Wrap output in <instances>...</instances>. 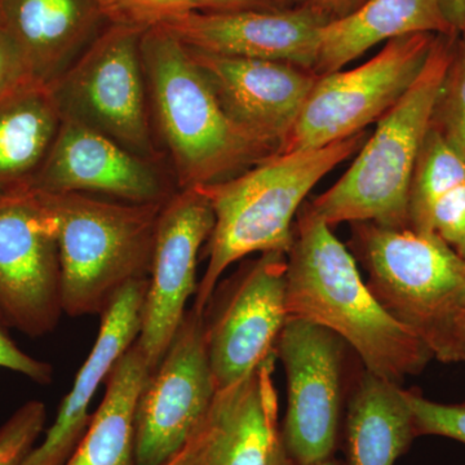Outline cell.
<instances>
[{"instance_id": "1", "label": "cell", "mask_w": 465, "mask_h": 465, "mask_svg": "<svg viewBox=\"0 0 465 465\" xmlns=\"http://www.w3.org/2000/svg\"><path fill=\"white\" fill-rule=\"evenodd\" d=\"M287 314L341 336L372 374L400 384L433 360L415 333L381 307L331 226L304 211L287 255Z\"/></svg>"}, {"instance_id": "2", "label": "cell", "mask_w": 465, "mask_h": 465, "mask_svg": "<svg viewBox=\"0 0 465 465\" xmlns=\"http://www.w3.org/2000/svg\"><path fill=\"white\" fill-rule=\"evenodd\" d=\"M366 131L321 148L278 152L231 179L198 189L213 208L206 272L192 308L204 313L226 269L253 253L289 255L293 217L312 189L366 142Z\"/></svg>"}, {"instance_id": "3", "label": "cell", "mask_w": 465, "mask_h": 465, "mask_svg": "<svg viewBox=\"0 0 465 465\" xmlns=\"http://www.w3.org/2000/svg\"><path fill=\"white\" fill-rule=\"evenodd\" d=\"M146 85L180 191L234 177L278 150L234 124L191 52L164 27L142 36Z\"/></svg>"}, {"instance_id": "4", "label": "cell", "mask_w": 465, "mask_h": 465, "mask_svg": "<svg viewBox=\"0 0 465 465\" xmlns=\"http://www.w3.org/2000/svg\"><path fill=\"white\" fill-rule=\"evenodd\" d=\"M459 35L439 34L420 74L381 116L351 167L307 210L327 225L372 223L410 228V191L416 164L433 125L434 112Z\"/></svg>"}, {"instance_id": "5", "label": "cell", "mask_w": 465, "mask_h": 465, "mask_svg": "<svg viewBox=\"0 0 465 465\" xmlns=\"http://www.w3.org/2000/svg\"><path fill=\"white\" fill-rule=\"evenodd\" d=\"M367 287L442 363L465 362V259L436 232L353 224Z\"/></svg>"}, {"instance_id": "6", "label": "cell", "mask_w": 465, "mask_h": 465, "mask_svg": "<svg viewBox=\"0 0 465 465\" xmlns=\"http://www.w3.org/2000/svg\"><path fill=\"white\" fill-rule=\"evenodd\" d=\"M43 195L56 222L64 314L100 316L125 286L148 280L164 203Z\"/></svg>"}, {"instance_id": "7", "label": "cell", "mask_w": 465, "mask_h": 465, "mask_svg": "<svg viewBox=\"0 0 465 465\" xmlns=\"http://www.w3.org/2000/svg\"><path fill=\"white\" fill-rule=\"evenodd\" d=\"M143 33L106 25L51 85L61 114L84 122L154 162L142 57Z\"/></svg>"}, {"instance_id": "8", "label": "cell", "mask_w": 465, "mask_h": 465, "mask_svg": "<svg viewBox=\"0 0 465 465\" xmlns=\"http://www.w3.org/2000/svg\"><path fill=\"white\" fill-rule=\"evenodd\" d=\"M434 38L411 34L391 39L365 64L321 75L280 152L321 148L379 121L420 74Z\"/></svg>"}, {"instance_id": "9", "label": "cell", "mask_w": 465, "mask_h": 465, "mask_svg": "<svg viewBox=\"0 0 465 465\" xmlns=\"http://www.w3.org/2000/svg\"><path fill=\"white\" fill-rule=\"evenodd\" d=\"M57 229L43 193L0 189V318L41 338L63 316Z\"/></svg>"}, {"instance_id": "10", "label": "cell", "mask_w": 465, "mask_h": 465, "mask_svg": "<svg viewBox=\"0 0 465 465\" xmlns=\"http://www.w3.org/2000/svg\"><path fill=\"white\" fill-rule=\"evenodd\" d=\"M335 332L287 318L275 342L287 379V411L281 439L293 465L333 458L345 403V349Z\"/></svg>"}, {"instance_id": "11", "label": "cell", "mask_w": 465, "mask_h": 465, "mask_svg": "<svg viewBox=\"0 0 465 465\" xmlns=\"http://www.w3.org/2000/svg\"><path fill=\"white\" fill-rule=\"evenodd\" d=\"M287 255L262 253L217 284L204 309V333L216 391L249 378L273 356L289 314Z\"/></svg>"}, {"instance_id": "12", "label": "cell", "mask_w": 465, "mask_h": 465, "mask_svg": "<svg viewBox=\"0 0 465 465\" xmlns=\"http://www.w3.org/2000/svg\"><path fill=\"white\" fill-rule=\"evenodd\" d=\"M216 393L204 313L192 308L137 401L136 465H162L180 451L203 423Z\"/></svg>"}, {"instance_id": "13", "label": "cell", "mask_w": 465, "mask_h": 465, "mask_svg": "<svg viewBox=\"0 0 465 465\" xmlns=\"http://www.w3.org/2000/svg\"><path fill=\"white\" fill-rule=\"evenodd\" d=\"M213 208L198 189L171 195L159 213L137 347L150 371L158 366L197 292V262L213 232Z\"/></svg>"}, {"instance_id": "14", "label": "cell", "mask_w": 465, "mask_h": 465, "mask_svg": "<svg viewBox=\"0 0 465 465\" xmlns=\"http://www.w3.org/2000/svg\"><path fill=\"white\" fill-rule=\"evenodd\" d=\"M30 186L50 194L75 193L127 203H164L171 197L154 162L66 115Z\"/></svg>"}, {"instance_id": "15", "label": "cell", "mask_w": 465, "mask_h": 465, "mask_svg": "<svg viewBox=\"0 0 465 465\" xmlns=\"http://www.w3.org/2000/svg\"><path fill=\"white\" fill-rule=\"evenodd\" d=\"M329 18L305 3L298 8L194 11L161 27L193 51L217 56L280 61L314 69Z\"/></svg>"}, {"instance_id": "16", "label": "cell", "mask_w": 465, "mask_h": 465, "mask_svg": "<svg viewBox=\"0 0 465 465\" xmlns=\"http://www.w3.org/2000/svg\"><path fill=\"white\" fill-rule=\"evenodd\" d=\"M188 50L232 121L280 152L317 76L280 61Z\"/></svg>"}, {"instance_id": "17", "label": "cell", "mask_w": 465, "mask_h": 465, "mask_svg": "<svg viewBox=\"0 0 465 465\" xmlns=\"http://www.w3.org/2000/svg\"><path fill=\"white\" fill-rule=\"evenodd\" d=\"M146 284L148 280L128 284L100 314L96 341L58 407L54 424L18 465H65L72 457L90 425L97 391L139 336Z\"/></svg>"}, {"instance_id": "18", "label": "cell", "mask_w": 465, "mask_h": 465, "mask_svg": "<svg viewBox=\"0 0 465 465\" xmlns=\"http://www.w3.org/2000/svg\"><path fill=\"white\" fill-rule=\"evenodd\" d=\"M275 354L234 387L217 391L197 465H272L281 442Z\"/></svg>"}, {"instance_id": "19", "label": "cell", "mask_w": 465, "mask_h": 465, "mask_svg": "<svg viewBox=\"0 0 465 465\" xmlns=\"http://www.w3.org/2000/svg\"><path fill=\"white\" fill-rule=\"evenodd\" d=\"M104 24L99 0H0V27L43 84L56 82Z\"/></svg>"}, {"instance_id": "20", "label": "cell", "mask_w": 465, "mask_h": 465, "mask_svg": "<svg viewBox=\"0 0 465 465\" xmlns=\"http://www.w3.org/2000/svg\"><path fill=\"white\" fill-rule=\"evenodd\" d=\"M411 34L458 35L440 0H365L324 24L314 69L321 75L338 72L379 43Z\"/></svg>"}, {"instance_id": "21", "label": "cell", "mask_w": 465, "mask_h": 465, "mask_svg": "<svg viewBox=\"0 0 465 465\" xmlns=\"http://www.w3.org/2000/svg\"><path fill=\"white\" fill-rule=\"evenodd\" d=\"M415 439L402 385L363 370L344 412V465H394Z\"/></svg>"}, {"instance_id": "22", "label": "cell", "mask_w": 465, "mask_h": 465, "mask_svg": "<svg viewBox=\"0 0 465 465\" xmlns=\"http://www.w3.org/2000/svg\"><path fill=\"white\" fill-rule=\"evenodd\" d=\"M61 121L51 84L27 79L0 96V189L32 185Z\"/></svg>"}, {"instance_id": "23", "label": "cell", "mask_w": 465, "mask_h": 465, "mask_svg": "<svg viewBox=\"0 0 465 465\" xmlns=\"http://www.w3.org/2000/svg\"><path fill=\"white\" fill-rule=\"evenodd\" d=\"M149 374L134 342L110 371L104 399L65 465H136L134 416Z\"/></svg>"}, {"instance_id": "24", "label": "cell", "mask_w": 465, "mask_h": 465, "mask_svg": "<svg viewBox=\"0 0 465 465\" xmlns=\"http://www.w3.org/2000/svg\"><path fill=\"white\" fill-rule=\"evenodd\" d=\"M433 127L465 158V43L461 39L440 91Z\"/></svg>"}, {"instance_id": "25", "label": "cell", "mask_w": 465, "mask_h": 465, "mask_svg": "<svg viewBox=\"0 0 465 465\" xmlns=\"http://www.w3.org/2000/svg\"><path fill=\"white\" fill-rule=\"evenodd\" d=\"M99 5L106 25L143 32L202 9L201 0H99Z\"/></svg>"}, {"instance_id": "26", "label": "cell", "mask_w": 465, "mask_h": 465, "mask_svg": "<svg viewBox=\"0 0 465 465\" xmlns=\"http://www.w3.org/2000/svg\"><path fill=\"white\" fill-rule=\"evenodd\" d=\"M47 420L42 401H27L0 425V465H18L36 445Z\"/></svg>"}, {"instance_id": "27", "label": "cell", "mask_w": 465, "mask_h": 465, "mask_svg": "<svg viewBox=\"0 0 465 465\" xmlns=\"http://www.w3.org/2000/svg\"><path fill=\"white\" fill-rule=\"evenodd\" d=\"M405 396L414 418L416 437H445L465 445V401L436 402L418 390H405Z\"/></svg>"}, {"instance_id": "28", "label": "cell", "mask_w": 465, "mask_h": 465, "mask_svg": "<svg viewBox=\"0 0 465 465\" xmlns=\"http://www.w3.org/2000/svg\"><path fill=\"white\" fill-rule=\"evenodd\" d=\"M427 232H436L465 259V179L448 186L434 200L428 215Z\"/></svg>"}, {"instance_id": "29", "label": "cell", "mask_w": 465, "mask_h": 465, "mask_svg": "<svg viewBox=\"0 0 465 465\" xmlns=\"http://www.w3.org/2000/svg\"><path fill=\"white\" fill-rule=\"evenodd\" d=\"M9 330L0 318V369L23 375L36 384H51L54 381V369L50 363L30 356L18 347Z\"/></svg>"}, {"instance_id": "30", "label": "cell", "mask_w": 465, "mask_h": 465, "mask_svg": "<svg viewBox=\"0 0 465 465\" xmlns=\"http://www.w3.org/2000/svg\"><path fill=\"white\" fill-rule=\"evenodd\" d=\"M27 79L33 78L27 72L23 57L18 54L14 42L0 27V96Z\"/></svg>"}, {"instance_id": "31", "label": "cell", "mask_w": 465, "mask_h": 465, "mask_svg": "<svg viewBox=\"0 0 465 465\" xmlns=\"http://www.w3.org/2000/svg\"><path fill=\"white\" fill-rule=\"evenodd\" d=\"M201 11L232 12L249 9H284L282 0H201Z\"/></svg>"}, {"instance_id": "32", "label": "cell", "mask_w": 465, "mask_h": 465, "mask_svg": "<svg viewBox=\"0 0 465 465\" xmlns=\"http://www.w3.org/2000/svg\"><path fill=\"white\" fill-rule=\"evenodd\" d=\"M203 424V423H202ZM198 428L197 432L192 437L183 448L177 451L173 458L168 459L162 465H197L201 457L202 445H203V428Z\"/></svg>"}, {"instance_id": "33", "label": "cell", "mask_w": 465, "mask_h": 465, "mask_svg": "<svg viewBox=\"0 0 465 465\" xmlns=\"http://www.w3.org/2000/svg\"><path fill=\"white\" fill-rule=\"evenodd\" d=\"M365 0H308L307 5L329 20L339 18L356 9Z\"/></svg>"}, {"instance_id": "34", "label": "cell", "mask_w": 465, "mask_h": 465, "mask_svg": "<svg viewBox=\"0 0 465 465\" xmlns=\"http://www.w3.org/2000/svg\"><path fill=\"white\" fill-rule=\"evenodd\" d=\"M446 20L458 35L465 30V0H440Z\"/></svg>"}, {"instance_id": "35", "label": "cell", "mask_w": 465, "mask_h": 465, "mask_svg": "<svg viewBox=\"0 0 465 465\" xmlns=\"http://www.w3.org/2000/svg\"><path fill=\"white\" fill-rule=\"evenodd\" d=\"M272 465H293L291 459L287 457L286 450L283 448L282 439H281L280 445L275 450L273 464Z\"/></svg>"}, {"instance_id": "36", "label": "cell", "mask_w": 465, "mask_h": 465, "mask_svg": "<svg viewBox=\"0 0 465 465\" xmlns=\"http://www.w3.org/2000/svg\"><path fill=\"white\" fill-rule=\"evenodd\" d=\"M312 465H344V461L339 460L335 457L327 459V460L320 461V463Z\"/></svg>"}, {"instance_id": "37", "label": "cell", "mask_w": 465, "mask_h": 465, "mask_svg": "<svg viewBox=\"0 0 465 465\" xmlns=\"http://www.w3.org/2000/svg\"><path fill=\"white\" fill-rule=\"evenodd\" d=\"M461 41H463L465 43V30H464L463 34H461Z\"/></svg>"}, {"instance_id": "38", "label": "cell", "mask_w": 465, "mask_h": 465, "mask_svg": "<svg viewBox=\"0 0 465 465\" xmlns=\"http://www.w3.org/2000/svg\"><path fill=\"white\" fill-rule=\"evenodd\" d=\"M464 329H465V318H464Z\"/></svg>"}]
</instances>
